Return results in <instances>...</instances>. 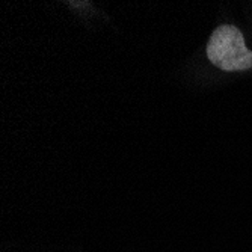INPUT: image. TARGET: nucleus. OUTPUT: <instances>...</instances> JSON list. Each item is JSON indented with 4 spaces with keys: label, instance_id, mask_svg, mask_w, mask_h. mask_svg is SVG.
Returning <instances> with one entry per match:
<instances>
[{
    "label": "nucleus",
    "instance_id": "nucleus-1",
    "mask_svg": "<svg viewBox=\"0 0 252 252\" xmlns=\"http://www.w3.org/2000/svg\"><path fill=\"white\" fill-rule=\"evenodd\" d=\"M207 56L223 71H245L252 66V52L246 49L242 32L230 25L215 29L207 44Z\"/></svg>",
    "mask_w": 252,
    "mask_h": 252
}]
</instances>
